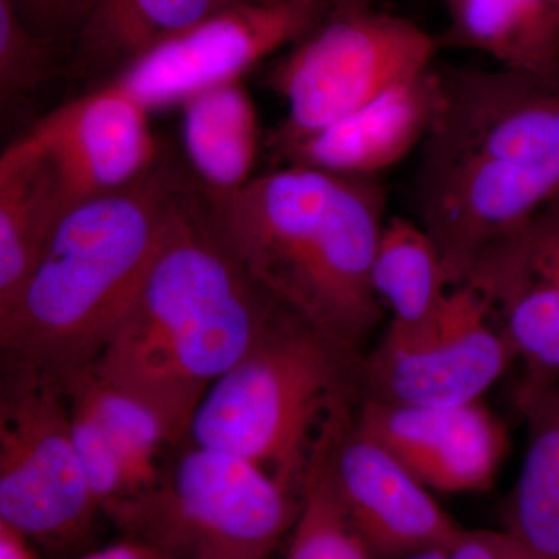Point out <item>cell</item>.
<instances>
[{
	"label": "cell",
	"instance_id": "1",
	"mask_svg": "<svg viewBox=\"0 0 559 559\" xmlns=\"http://www.w3.org/2000/svg\"><path fill=\"white\" fill-rule=\"evenodd\" d=\"M439 70L415 202L452 288L489 245L559 198V68Z\"/></svg>",
	"mask_w": 559,
	"mask_h": 559
},
{
	"label": "cell",
	"instance_id": "2",
	"mask_svg": "<svg viewBox=\"0 0 559 559\" xmlns=\"http://www.w3.org/2000/svg\"><path fill=\"white\" fill-rule=\"evenodd\" d=\"M202 193L246 274L360 362L382 319L371 283L388 224L381 178L285 165L231 193Z\"/></svg>",
	"mask_w": 559,
	"mask_h": 559
},
{
	"label": "cell",
	"instance_id": "3",
	"mask_svg": "<svg viewBox=\"0 0 559 559\" xmlns=\"http://www.w3.org/2000/svg\"><path fill=\"white\" fill-rule=\"evenodd\" d=\"M278 307L221 240L201 187L183 180L138 297L91 364L189 432L204 393L259 341Z\"/></svg>",
	"mask_w": 559,
	"mask_h": 559
},
{
	"label": "cell",
	"instance_id": "4",
	"mask_svg": "<svg viewBox=\"0 0 559 559\" xmlns=\"http://www.w3.org/2000/svg\"><path fill=\"white\" fill-rule=\"evenodd\" d=\"M183 179L167 164L66 212L16 304L0 318L3 362L62 378L87 366L138 297Z\"/></svg>",
	"mask_w": 559,
	"mask_h": 559
},
{
	"label": "cell",
	"instance_id": "5",
	"mask_svg": "<svg viewBox=\"0 0 559 559\" xmlns=\"http://www.w3.org/2000/svg\"><path fill=\"white\" fill-rule=\"evenodd\" d=\"M359 364L280 305L204 393L187 440L248 460L300 498L316 459L359 404Z\"/></svg>",
	"mask_w": 559,
	"mask_h": 559
},
{
	"label": "cell",
	"instance_id": "6",
	"mask_svg": "<svg viewBox=\"0 0 559 559\" xmlns=\"http://www.w3.org/2000/svg\"><path fill=\"white\" fill-rule=\"evenodd\" d=\"M300 498L259 466L190 443L112 520L167 559H270Z\"/></svg>",
	"mask_w": 559,
	"mask_h": 559
},
{
	"label": "cell",
	"instance_id": "7",
	"mask_svg": "<svg viewBox=\"0 0 559 559\" xmlns=\"http://www.w3.org/2000/svg\"><path fill=\"white\" fill-rule=\"evenodd\" d=\"M102 509L84 476L61 378L3 362L0 388V521L33 543L68 546Z\"/></svg>",
	"mask_w": 559,
	"mask_h": 559
},
{
	"label": "cell",
	"instance_id": "8",
	"mask_svg": "<svg viewBox=\"0 0 559 559\" xmlns=\"http://www.w3.org/2000/svg\"><path fill=\"white\" fill-rule=\"evenodd\" d=\"M440 40L406 17L374 9L334 10L272 69L286 103L272 139L320 130L433 68Z\"/></svg>",
	"mask_w": 559,
	"mask_h": 559
},
{
	"label": "cell",
	"instance_id": "9",
	"mask_svg": "<svg viewBox=\"0 0 559 559\" xmlns=\"http://www.w3.org/2000/svg\"><path fill=\"white\" fill-rule=\"evenodd\" d=\"M518 360L484 297L468 283L448 290L426 329L390 333L359 364L360 400L399 406L477 403Z\"/></svg>",
	"mask_w": 559,
	"mask_h": 559
},
{
	"label": "cell",
	"instance_id": "10",
	"mask_svg": "<svg viewBox=\"0 0 559 559\" xmlns=\"http://www.w3.org/2000/svg\"><path fill=\"white\" fill-rule=\"evenodd\" d=\"M329 13L326 0L237 3L154 44L109 83L148 112L182 106L201 92L242 80L274 51L294 46Z\"/></svg>",
	"mask_w": 559,
	"mask_h": 559
},
{
	"label": "cell",
	"instance_id": "11",
	"mask_svg": "<svg viewBox=\"0 0 559 559\" xmlns=\"http://www.w3.org/2000/svg\"><path fill=\"white\" fill-rule=\"evenodd\" d=\"M61 381L84 476L103 513L112 518L157 484L187 428L92 364Z\"/></svg>",
	"mask_w": 559,
	"mask_h": 559
},
{
	"label": "cell",
	"instance_id": "12",
	"mask_svg": "<svg viewBox=\"0 0 559 559\" xmlns=\"http://www.w3.org/2000/svg\"><path fill=\"white\" fill-rule=\"evenodd\" d=\"M325 468L342 514L374 559L444 549L462 530L355 414L326 447Z\"/></svg>",
	"mask_w": 559,
	"mask_h": 559
},
{
	"label": "cell",
	"instance_id": "13",
	"mask_svg": "<svg viewBox=\"0 0 559 559\" xmlns=\"http://www.w3.org/2000/svg\"><path fill=\"white\" fill-rule=\"evenodd\" d=\"M148 114L108 81L55 109L20 142L46 165L70 210L131 186L160 164Z\"/></svg>",
	"mask_w": 559,
	"mask_h": 559
},
{
	"label": "cell",
	"instance_id": "14",
	"mask_svg": "<svg viewBox=\"0 0 559 559\" xmlns=\"http://www.w3.org/2000/svg\"><path fill=\"white\" fill-rule=\"evenodd\" d=\"M463 283L487 301L527 378L559 382V209L489 245Z\"/></svg>",
	"mask_w": 559,
	"mask_h": 559
},
{
	"label": "cell",
	"instance_id": "15",
	"mask_svg": "<svg viewBox=\"0 0 559 559\" xmlns=\"http://www.w3.org/2000/svg\"><path fill=\"white\" fill-rule=\"evenodd\" d=\"M355 419L432 492L484 491L507 451L506 429L481 401L421 407L360 400Z\"/></svg>",
	"mask_w": 559,
	"mask_h": 559
},
{
	"label": "cell",
	"instance_id": "16",
	"mask_svg": "<svg viewBox=\"0 0 559 559\" xmlns=\"http://www.w3.org/2000/svg\"><path fill=\"white\" fill-rule=\"evenodd\" d=\"M439 100L440 70L432 68L320 130L272 139L274 148L286 165L381 178L423 145Z\"/></svg>",
	"mask_w": 559,
	"mask_h": 559
},
{
	"label": "cell",
	"instance_id": "17",
	"mask_svg": "<svg viewBox=\"0 0 559 559\" xmlns=\"http://www.w3.org/2000/svg\"><path fill=\"white\" fill-rule=\"evenodd\" d=\"M516 407L525 452L507 499L506 528L539 558L559 559V382L525 377Z\"/></svg>",
	"mask_w": 559,
	"mask_h": 559
},
{
	"label": "cell",
	"instance_id": "18",
	"mask_svg": "<svg viewBox=\"0 0 559 559\" xmlns=\"http://www.w3.org/2000/svg\"><path fill=\"white\" fill-rule=\"evenodd\" d=\"M69 212L60 187L16 140L0 159V318L11 310Z\"/></svg>",
	"mask_w": 559,
	"mask_h": 559
},
{
	"label": "cell",
	"instance_id": "19",
	"mask_svg": "<svg viewBox=\"0 0 559 559\" xmlns=\"http://www.w3.org/2000/svg\"><path fill=\"white\" fill-rule=\"evenodd\" d=\"M182 110L183 150L202 190L231 193L253 179L260 121L242 80L194 95Z\"/></svg>",
	"mask_w": 559,
	"mask_h": 559
},
{
	"label": "cell",
	"instance_id": "20",
	"mask_svg": "<svg viewBox=\"0 0 559 559\" xmlns=\"http://www.w3.org/2000/svg\"><path fill=\"white\" fill-rule=\"evenodd\" d=\"M441 47L474 50L500 68H559V0H441Z\"/></svg>",
	"mask_w": 559,
	"mask_h": 559
},
{
	"label": "cell",
	"instance_id": "21",
	"mask_svg": "<svg viewBox=\"0 0 559 559\" xmlns=\"http://www.w3.org/2000/svg\"><path fill=\"white\" fill-rule=\"evenodd\" d=\"M250 0H92L76 33L75 64L116 75L154 44Z\"/></svg>",
	"mask_w": 559,
	"mask_h": 559
},
{
	"label": "cell",
	"instance_id": "22",
	"mask_svg": "<svg viewBox=\"0 0 559 559\" xmlns=\"http://www.w3.org/2000/svg\"><path fill=\"white\" fill-rule=\"evenodd\" d=\"M374 294L392 319L390 333L426 329L440 314L451 286L436 242L418 221L388 219L371 271Z\"/></svg>",
	"mask_w": 559,
	"mask_h": 559
},
{
	"label": "cell",
	"instance_id": "23",
	"mask_svg": "<svg viewBox=\"0 0 559 559\" xmlns=\"http://www.w3.org/2000/svg\"><path fill=\"white\" fill-rule=\"evenodd\" d=\"M325 450L316 459L301 489L286 559H374L349 527L334 498L326 476Z\"/></svg>",
	"mask_w": 559,
	"mask_h": 559
},
{
	"label": "cell",
	"instance_id": "24",
	"mask_svg": "<svg viewBox=\"0 0 559 559\" xmlns=\"http://www.w3.org/2000/svg\"><path fill=\"white\" fill-rule=\"evenodd\" d=\"M50 40L40 38L21 20L13 0H0V97H27L53 72Z\"/></svg>",
	"mask_w": 559,
	"mask_h": 559
},
{
	"label": "cell",
	"instance_id": "25",
	"mask_svg": "<svg viewBox=\"0 0 559 559\" xmlns=\"http://www.w3.org/2000/svg\"><path fill=\"white\" fill-rule=\"evenodd\" d=\"M13 3L35 35L53 43L61 36H76L92 0H13Z\"/></svg>",
	"mask_w": 559,
	"mask_h": 559
},
{
	"label": "cell",
	"instance_id": "26",
	"mask_svg": "<svg viewBox=\"0 0 559 559\" xmlns=\"http://www.w3.org/2000/svg\"><path fill=\"white\" fill-rule=\"evenodd\" d=\"M447 559H543L510 530L462 528L450 546Z\"/></svg>",
	"mask_w": 559,
	"mask_h": 559
},
{
	"label": "cell",
	"instance_id": "27",
	"mask_svg": "<svg viewBox=\"0 0 559 559\" xmlns=\"http://www.w3.org/2000/svg\"><path fill=\"white\" fill-rule=\"evenodd\" d=\"M79 559H167L156 549L142 540L124 536L117 543L108 544L102 549L92 550Z\"/></svg>",
	"mask_w": 559,
	"mask_h": 559
},
{
	"label": "cell",
	"instance_id": "28",
	"mask_svg": "<svg viewBox=\"0 0 559 559\" xmlns=\"http://www.w3.org/2000/svg\"><path fill=\"white\" fill-rule=\"evenodd\" d=\"M32 543L20 530L0 521V559H40Z\"/></svg>",
	"mask_w": 559,
	"mask_h": 559
},
{
	"label": "cell",
	"instance_id": "29",
	"mask_svg": "<svg viewBox=\"0 0 559 559\" xmlns=\"http://www.w3.org/2000/svg\"><path fill=\"white\" fill-rule=\"evenodd\" d=\"M334 10H358V9H373L380 0H326Z\"/></svg>",
	"mask_w": 559,
	"mask_h": 559
},
{
	"label": "cell",
	"instance_id": "30",
	"mask_svg": "<svg viewBox=\"0 0 559 559\" xmlns=\"http://www.w3.org/2000/svg\"><path fill=\"white\" fill-rule=\"evenodd\" d=\"M399 559H447V555H444V549H433L419 551V554L409 555V557Z\"/></svg>",
	"mask_w": 559,
	"mask_h": 559
},
{
	"label": "cell",
	"instance_id": "31",
	"mask_svg": "<svg viewBox=\"0 0 559 559\" xmlns=\"http://www.w3.org/2000/svg\"><path fill=\"white\" fill-rule=\"evenodd\" d=\"M250 2H257V3H283V2H289V0H250Z\"/></svg>",
	"mask_w": 559,
	"mask_h": 559
},
{
	"label": "cell",
	"instance_id": "32",
	"mask_svg": "<svg viewBox=\"0 0 559 559\" xmlns=\"http://www.w3.org/2000/svg\"><path fill=\"white\" fill-rule=\"evenodd\" d=\"M550 205H554V207H557L559 209V198H557V200H555L554 202H551Z\"/></svg>",
	"mask_w": 559,
	"mask_h": 559
}]
</instances>
